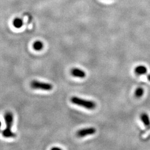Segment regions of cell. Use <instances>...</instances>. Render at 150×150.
I'll list each match as a JSON object with an SVG mask.
<instances>
[{"mask_svg":"<svg viewBox=\"0 0 150 150\" xmlns=\"http://www.w3.org/2000/svg\"><path fill=\"white\" fill-rule=\"evenodd\" d=\"M6 127L2 131V135L6 138H14L16 137V134L12 131L11 128L14 122V116L11 112H7L4 116Z\"/></svg>","mask_w":150,"mask_h":150,"instance_id":"6da1fadb","label":"cell"},{"mask_svg":"<svg viewBox=\"0 0 150 150\" xmlns=\"http://www.w3.org/2000/svg\"><path fill=\"white\" fill-rule=\"evenodd\" d=\"M71 102L77 106L82 107L87 109H93L96 107V103L91 100H84L83 99L74 96L71 98Z\"/></svg>","mask_w":150,"mask_h":150,"instance_id":"7a4b0ae2","label":"cell"},{"mask_svg":"<svg viewBox=\"0 0 150 150\" xmlns=\"http://www.w3.org/2000/svg\"><path fill=\"white\" fill-rule=\"evenodd\" d=\"M30 86L32 89L34 90H41L47 91H51L53 89V86L51 83L40 82L37 80H33L31 81Z\"/></svg>","mask_w":150,"mask_h":150,"instance_id":"3957f363","label":"cell"},{"mask_svg":"<svg viewBox=\"0 0 150 150\" xmlns=\"http://www.w3.org/2000/svg\"><path fill=\"white\" fill-rule=\"evenodd\" d=\"M96 130L94 127H88L86 128H83L78 130L76 135L78 137H84L89 135H92L96 133Z\"/></svg>","mask_w":150,"mask_h":150,"instance_id":"277c9868","label":"cell"},{"mask_svg":"<svg viewBox=\"0 0 150 150\" xmlns=\"http://www.w3.org/2000/svg\"><path fill=\"white\" fill-rule=\"evenodd\" d=\"M71 74L75 77L83 78L86 77V74L82 70L78 68H74L71 70Z\"/></svg>","mask_w":150,"mask_h":150,"instance_id":"5b68a950","label":"cell"},{"mask_svg":"<svg viewBox=\"0 0 150 150\" xmlns=\"http://www.w3.org/2000/svg\"><path fill=\"white\" fill-rule=\"evenodd\" d=\"M141 120L147 130L150 129V117L146 113H142L141 115Z\"/></svg>","mask_w":150,"mask_h":150,"instance_id":"8992f818","label":"cell"},{"mask_svg":"<svg viewBox=\"0 0 150 150\" xmlns=\"http://www.w3.org/2000/svg\"><path fill=\"white\" fill-rule=\"evenodd\" d=\"M147 72V69L146 67L143 65H140L134 68V73L137 76L145 75Z\"/></svg>","mask_w":150,"mask_h":150,"instance_id":"52a82bcc","label":"cell"},{"mask_svg":"<svg viewBox=\"0 0 150 150\" xmlns=\"http://www.w3.org/2000/svg\"><path fill=\"white\" fill-rule=\"evenodd\" d=\"M13 26L16 28H21L23 25H24V21L22 18H19V17H17L15 18L12 22Z\"/></svg>","mask_w":150,"mask_h":150,"instance_id":"ba28073f","label":"cell"},{"mask_svg":"<svg viewBox=\"0 0 150 150\" xmlns=\"http://www.w3.org/2000/svg\"><path fill=\"white\" fill-rule=\"evenodd\" d=\"M33 47L36 51H41L43 48V43L40 41H36L33 43Z\"/></svg>","mask_w":150,"mask_h":150,"instance_id":"9c48e42d","label":"cell"},{"mask_svg":"<svg viewBox=\"0 0 150 150\" xmlns=\"http://www.w3.org/2000/svg\"><path fill=\"white\" fill-rule=\"evenodd\" d=\"M144 94V90L142 87L137 88L134 92V96L136 98L139 99L141 98Z\"/></svg>","mask_w":150,"mask_h":150,"instance_id":"30bf717a","label":"cell"},{"mask_svg":"<svg viewBox=\"0 0 150 150\" xmlns=\"http://www.w3.org/2000/svg\"><path fill=\"white\" fill-rule=\"evenodd\" d=\"M147 80L150 82V74H149V75H147Z\"/></svg>","mask_w":150,"mask_h":150,"instance_id":"8fae6325","label":"cell"},{"mask_svg":"<svg viewBox=\"0 0 150 150\" xmlns=\"http://www.w3.org/2000/svg\"><path fill=\"white\" fill-rule=\"evenodd\" d=\"M56 149H57V150H61L60 149H59V148H56V147H53V148L52 149V150H56Z\"/></svg>","mask_w":150,"mask_h":150,"instance_id":"7c38bea8","label":"cell"},{"mask_svg":"<svg viewBox=\"0 0 150 150\" xmlns=\"http://www.w3.org/2000/svg\"><path fill=\"white\" fill-rule=\"evenodd\" d=\"M1 121H0V128H1Z\"/></svg>","mask_w":150,"mask_h":150,"instance_id":"4fadbf2b","label":"cell"}]
</instances>
